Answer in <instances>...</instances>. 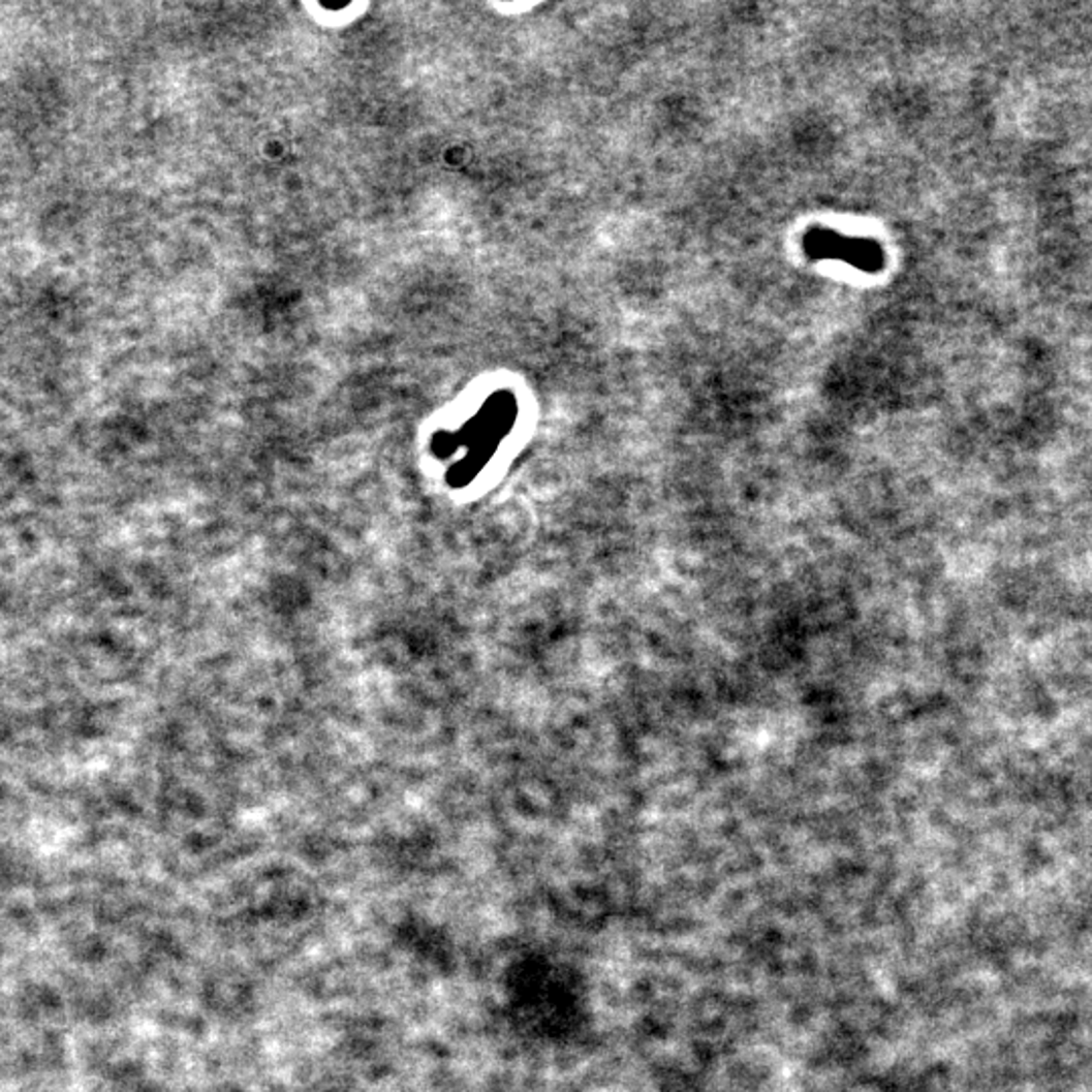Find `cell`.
I'll use <instances>...</instances> for the list:
<instances>
[{
	"instance_id": "6da1fadb",
	"label": "cell",
	"mask_w": 1092,
	"mask_h": 1092,
	"mask_svg": "<svg viewBox=\"0 0 1092 1092\" xmlns=\"http://www.w3.org/2000/svg\"><path fill=\"white\" fill-rule=\"evenodd\" d=\"M804 251L813 261H840L864 274L884 268V251L874 239L850 238L825 227L806 233Z\"/></svg>"
}]
</instances>
